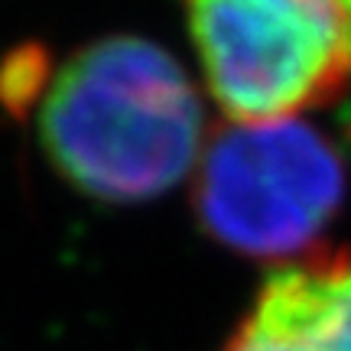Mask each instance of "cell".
<instances>
[{"mask_svg":"<svg viewBox=\"0 0 351 351\" xmlns=\"http://www.w3.org/2000/svg\"><path fill=\"white\" fill-rule=\"evenodd\" d=\"M339 150L300 117L231 124L205 140L195 166V218L228 251L254 261H296L345 202Z\"/></svg>","mask_w":351,"mask_h":351,"instance_id":"cell-2","label":"cell"},{"mask_svg":"<svg viewBox=\"0 0 351 351\" xmlns=\"http://www.w3.org/2000/svg\"><path fill=\"white\" fill-rule=\"evenodd\" d=\"M49 78L52 69L43 49H16L0 65V104L23 114L29 104H39Z\"/></svg>","mask_w":351,"mask_h":351,"instance_id":"cell-5","label":"cell"},{"mask_svg":"<svg viewBox=\"0 0 351 351\" xmlns=\"http://www.w3.org/2000/svg\"><path fill=\"white\" fill-rule=\"evenodd\" d=\"M205 85L234 124L300 117L351 85L348 0H186Z\"/></svg>","mask_w":351,"mask_h":351,"instance_id":"cell-3","label":"cell"},{"mask_svg":"<svg viewBox=\"0 0 351 351\" xmlns=\"http://www.w3.org/2000/svg\"><path fill=\"white\" fill-rule=\"evenodd\" d=\"M36 127L52 169L108 205L163 195L205 150L199 91L143 36H101L52 69Z\"/></svg>","mask_w":351,"mask_h":351,"instance_id":"cell-1","label":"cell"},{"mask_svg":"<svg viewBox=\"0 0 351 351\" xmlns=\"http://www.w3.org/2000/svg\"><path fill=\"white\" fill-rule=\"evenodd\" d=\"M221 351H351V254L276 270Z\"/></svg>","mask_w":351,"mask_h":351,"instance_id":"cell-4","label":"cell"}]
</instances>
